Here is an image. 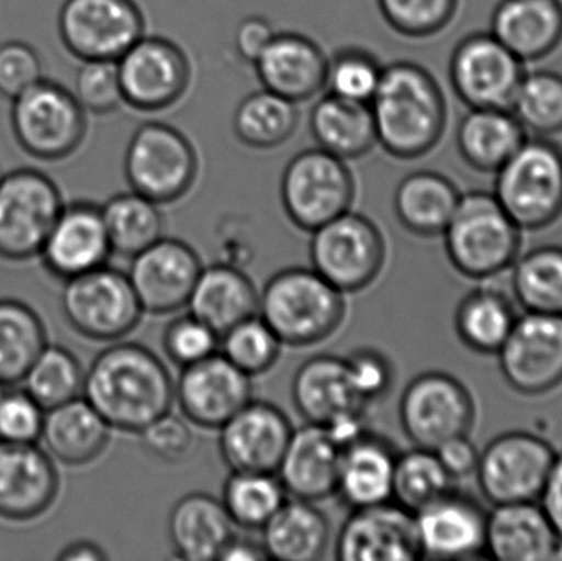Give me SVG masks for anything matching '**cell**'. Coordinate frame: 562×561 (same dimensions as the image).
Segmentation results:
<instances>
[{
	"mask_svg": "<svg viewBox=\"0 0 562 561\" xmlns=\"http://www.w3.org/2000/svg\"><path fill=\"white\" fill-rule=\"evenodd\" d=\"M82 397L112 430L140 434L171 412L175 382L160 358L137 343H119L85 372Z\"/></svg>",
	"mask_w": 562,
	"mask_h": 561,
	"instance_id": "6da1fadb",
	"label": "cell"
},
{
	"mask_svg": "<svg viewBox=\"0 0 562 561\" xmlns=\"http://www.w3.org/2000/svg\"><path fill=\"white\" fill-rule=\"evenodd\" d=\"M376 145L398 160H418L435 150L448 125V101L438 79L408 59L383 66L369 102Z\"/></svg>",
	"mask_w": 562,
	"mask_h": 561,
	"instance_id": "7a4b0ae2",
	"label": "cell"
},
{
	"mask_svg": "<svg viewBox=\"0 0 562 561\" xmlns=\"http://www.w3.org/2000/svg\"><path fill=\"white\" fill-rule=\"evenodd\" d=\"M259 316L281 345L313 346L329 338L346 316L344 293L314 269L281 270L263 287Z\"/></svg>",
	"mask_w": 562,
	"mask_h": 561,
	"instance_id": "3957f363",
	"label": "cell"
},
{
	"mask_svg": "<svg viewBox=\"0 0 562 561\" xmlns=\"http://www.w3.org/2000/svg\"><path fill=\"white\" fill-rule=\"evenodd\" d=\"M449 262L474 280L492 279L517 260L521 229L494 193L461 194L451 221L442 233Z\"/></svg>",
	"mask_w": 562,
	"mask_h": 561,
	"instance_id": "277c9868",
	"label": "cell"
},
{
	"mask_svg": "<svg viewBox=\"0 0 562 561\" xmlns=\"http://www.w3.org/2000/svg\"><path fill=\"white\" fill-rule=\"evenodd\" d=\"M494 194L521 231L551 226L562 216V148L530 137L495 173Z\"/></svg>",
	"mask_w": 562,
	"mask_h": 561,
	"instance_id": "5b68a950",
	"label": "cell"
},
{
	"mask_svg": "<svg viewBox=\"0 0 562 561\" xmlns=\"http://www.w3.org/2000/svg\"><path fill=\"white\" fill-rule=\"evenodd\" d=\"M10 102L13 138L33 160H66L85 144L88 114L66 86L43 78Z\"/></svg>",
	"mask_w": 562,
	"mask_h": 561,
	"instance_id": "8992f818",
	"label": "cell"
},
{
	"mask_svg": "<svg viewBox=\"0 0 562 561\" xmlns=\"http://www.w3.org/2000/svg\"><path fill=\"white\" fill-rule=\"evenodd\" d=\"M198 171L196 148L180 128L165 122H145L125 148L127 183L160 206L181 200L193 188Z\"/></svg>",
	"mask_w": 562,
	"mask_h": 561,
	"instance_id": "52a82bcc",
	"label": "cell"
},
{
	"mask_svg": "<svg viewBox=\"0 0 562 561\" xmlns=\"http://www.w3.org/2000/svg\"><path fill=\"white\" fill-rule=\"evenodd\" d=\"M353 197L356 181L347 161L319 147L294 155L281 175L284 213L307 233L350 211Z\"/></svg>",
	"mask_w": 562,
	"mask_h": 561,
	"instance_id": "ba28073f",
	"label": "cell"
},
{
	"mask_svg": "<svg viewBox=\"0 0 562 561\" xmlns=\"http://www.w3.org/2000/svg\"><path fill=\"white\" fill-rule=\"evenodd\" d=\"M61 312L76 333L92 341L125 338L144 315L127 273L105 266L65 280Z\"/></svg>",
	"mask_w": 562,
	"mask_h": 561,
	"instance_id": "9c48e42d",
	"label": "cell"
},
{
	"mask_svg": "<svg viewBox=\"0 0 562 561\" xmlns=\"http://www.w3.org/2000/svg\"><path fill=\"white\" fill-rule=\"evenodd\" d=\"M58 184L36 168H16L0 177V257L13 262L38 256L61 213Z\"/></svg>",
	"mask_w": 562,
	"mask_h": 561,
	"instance_id": "30bf717a",
	"label": "cell"
},
{
	"mask_svg": "<svg viewBox=\"0 0 562 561\" xmlns=\"http://www.w3.org/2000/svg\"><path fill=\"white\" fill-rule=\"evenodd\" d=\"M310 256L313 269L339 292H359L379 277L385 240L369 217L347 211L313 231Z\"/></svg>",
	"mask_w": 562,
	"mask_h": 561,
	"instance_id": "8fae6325",
	"label": "cell"
},
{
	"mask_svg": "<svg viewBox=\"0 0 562 561\" xmlns=\"http://www.w3.org/2000/svg\"><path fill=\"white\" fill-rule=\"evenodd\" d=\"M56 29L61 45L78 61H117L147 33L135 0H63Z\"/></svg>",
	"mask_w": 562,
	"mask_h": 561,
	"instance_id": "7c38bea8",
	"label": "cell"
},
{
	"mask_svg": "<svg viewBox=\"0 0 562 561\" xmlns=\"http://www.w3.org/2000/svg\"><path fill=\"white\" fill-rule=\"evenodd\" d=\"M557 455L538 435L508 431L482 451L475 470L479 487L494 506L538 503Z\"/></svg>",
	"mask_w": 562,
	"mask_h": 561,
	"instance_id": "4fadbf2b",
	"label": "cell"
},
{
	"mask_svg": "<svg viewBox=\"0 0 562 561\" xmlns=\"http://www.w3.org/2000/svg\"><path fill=\"white\" fill-rule=\"evenodd\" d=\"M124 104L140 112L177 105L191 85V63L173 40L147 35L117 59Z\"/></svg>",
	"mask_w": 562,
	"mask_h": 561,
	"instance_id": "5bb4252c",
	"label": "cell"
},
{
	"mask_svg": "<svg viewBox=\"0 0 562 561\" xmlns=\"http://www.w3.org/2000/svg\"><path fill=\"white\" fill-rule=\"evenodd\" d=\"M474 417V401L468 389L445 372H425L413 379L400 401L403 431L415 447L426 450L468 435Z\"/></svg>",
	"mask_w": 562,
	"mask_h": 561,
	"instance_id": "9a60e30c",
	"label": "cell"
},
{
	"mask_svg": "<svg viewBox=\"0 0 562 561\" xmlns=\"http://www.w3.org/2000/svg\"><path fill=\"white\" fill-rule=\"evenodd\" d=\"M524 75L525 63L491 32L465 36L449 59L452 91L469 109H510Z\"/></svg>",
	"mask_w": 562,
	"mask_h": 561,
	"instance_id": "2e32d148",
	"label": "cell"
},
{
	"mask_svg": "<svg viewBox=\"0 0 562 561\" xmlns=\"http://www.w3.org/2000/svg\"><path fill=\"white\" fill-rule=\"evenodd\" d=\"M501 371L518 394L543 395L562 384V315L525 312L498 349Z\"/></svg>",
	"mask_w": 562,
	"mask_h": 561,
	"instance_id": "e0dca14e",
	"label": "cell"
},
{
	"mask_svg": "<svg viewBox=\"0 0 562 561\" xmlns=\"http://www.w3.org/2000/svg\"><path fill=\"white\" fill-rule=\"evenodd\" d=\"M203 263L190 244L161 237L132 257L128 279L144 313L168 315L187 308Z\"/></svg>",
	"mask_w": 562,
	"mask_h": 561,
	"instance_id": "ac0fdd59",
	"label": "cell"
},
{
	"mask_svg": "<svg viewBox=\"0 0 562 561\" xmlns=\"http://www.w3.org/2000/svg\"><path fill=\"white\" fill-rule=\"evenodd\" d=\"M252 378L221 352L183 368L175 384V401L191 424L220 430L252 401Z\"/></svg>",
	"mask_w": 562,
	"mask_h": 561,
	"instance_id": "d6986e66",
	"label": "cell"
},
{
	"mask_svg": "<svg viewBox=\"0 0 562 561\" xmlns=\"http://www.w3.org/2000/svg\"><path fill=\"white\" fill-rule=\"evenodd\" d=\"M342 561H413L423 559L415 514L400 504L353 509L336 540Z\"/></svg>",
	"mask_w": 562,
	"mask_h": 561,
	"instance_id": "ffe728a7",
	"label": "cell"
},
{
	"mask_svg": "<svg viewBox=\"0 0 562 561\" xmlns=\"http://www.w3.org/2000/svg\"><path fill=\"white\" fill-rule=\"evenodd\" d=\"M221 457L233 471L277 473L293 427L269 402L250 401L220 428Z\"/></svg>",
	"mask_w": 562,
	"mask_h": 561,
	"instance_id": "44dd1931",
	"label": "cell"
},
{
	"mask_svg": "<svg viewBox=\"0 0 562 561\" xmlns=\"http://www.w3.org/2000/svg\"><path fill=\"white\" fill-rule=\"evenodd\" d=\"M111 254L101 206L72 201L63 206L38 257L53 277L68 280L105 266Z\"/></svg>",
	"mask_w": 562,
	"mask_h": 561,
	"instance_id": "7402d4cb",
	"label": "cell"
},
{
	"mask_svg": "<svg viewBox=\"0 0 562 561\" xmlns=\"http://www.w3.org/2000/svg\"><path fill=\"white\" fill-rule=\"evenodd\" d=\"M52 458L36 444L0 441V517L15 523L43 516L58 496Z\"/></svg>",
	"mask_w": 562,
	"mask_h": 561,
	"instance_id": "603a6c76",
	"label": "cell"
},
{
	"mask_svg": "<svg viewBox=\"0 0 562 561\" xmlns=\"http://www.w3.org/2000/svg\"><path fill=\"white\" fill-rule=\"evenodd\" d=\"M422 556L471 559L484 552L487 514L472 497L448 491L415 513Z\"/></svg>",
	"mask_w": 562,
	"mask_h": 561,
	"instance_id": "cb8c5ba5",
	"label": "cell"
},
{
	"mask_svg": "<svg viewBox=\"0 0 562 561\" xmlns=\"http://www.w3.org/2000/svg\"><path fill=\"white\" fill-rule=\"evenodd\" d=\"M327 55L307 35L277 32L266 52L254 63L263 88L301 104L324 91Z\"/></svg>",
	"mask_w": 562,
	"mask_h": 561,
	"instance_id": "d4e9b609",
	"label": "cell"
},
{
	"mask_svg": "<svg viewBox=\"0 0 562 561\" xmlns=\"http://www.w3.org/2000/svg\"><path fill=\"white\" fill-rule=\"evenodd\" d=\"M342 450L323 425L307 424L293 430L277 476L294 500H326L337 491Z\"/></svg>",
	"mask_w": 562,
	"mask_h": 561,
	"instance_id": "484cf974",
	"label": "cell"
},
{
	"mask_svg": "<svg viewBox=\"0 0 562 561\" xmlns=\"http://www.w3.org/2000/svg\"><path fill=\"white\" fill-rule=\"evenodd\" d=\"M560 536L537 503L497 504L487 514L484 552L497 561L553 560Z\"/></svg>",
	"mask_w": 562,
	"mask_h": 561,
	"instance_id": "4316f807",
	"label": "cell"
},
{
	"mask_svg": "<svg viewBox=\"0 0 562 561\" xmlns=\"http://www.w3.org/2000/svg\"><path fill=\"white\" fill-rule=\"evenodd\" d=\"M491 33L521 61H540L562 43V0H502Z\"/></svg>",
	"mask_w": 562,
	"mask_h": 561,
	"instance_id": "83f0119b",
	"label": "cell"
},
{
	"mask_svg": "<svg viewBox=\"0 0 562 561\" xmlns=\"http://www.w3.org/2000/svg\"><path fill=\"white\" fill-rule=\"evenodd\" d=\"M168 537L178 559L220 560L234 537V523L223 501L204 493L188 494L171 509Z\"/></svg>",
	"mask_w": 562,
	"mask_h": 561,
	"instance_id": "f1b7e54d",
	"label": "cell"
},
{
	"mask_svg": "<svg viewBox=\"0 0 562 561\" xmlns=\"http://www.w3.org/2000/svg\"><path fill=\"white\" fill-rule=\"evenodd\" d=\"M260 295L252 280L234 266L217 263L201 270L187 308L223 336L259 313Z\"/></svg>",
	"mask_w": 562,
	"mask_h": 561,
	"instance_id": "f546056e",
	"label": "cell"
},
{
	"mask_svg": "<svg viewBox=\"0 0 562 561\" xmlns=\"http://www.w3.org/2000/svg\"><path fill=\"white\" fill-rule=\"evenodd\" d=\"M111 430L85 397H76L45 411L40 441L55 460L81 467L104 453Z\"/></svg>",
	"mask_w": 562,
	"mask_h": 561,
	"instance_id": "4dcf8cb0",
	"label": "cell"
},
{
	"mask_svg": "<svg viewBox=\"0 0 562 561\" xmlns=\"http://www.w3.org/2000/svg\"><path fill=\"white\" fill-rule=\"evenodd\" d=\"M396 457L389 441L372 431L363 435L342 450L336 494L352 509L389 503L393 500Z\"/></svg>",
	"mask_w": 562,
	"mask_h": 561,
	"instance_id": "1f68e13d",
	"label": "cell"
},
{
	"mask_svg": "<svg viewBox=\"0 0 562 561\" xmlns=\"http://www.w3.org/2000/svg\"><path fill=\"white\" fill-rule=\"evenodd\" d=\"M291 397L307 424L326 425L344 412L367 408L350 384L346 359L337 356L304 361L291 382Z\"/></svg>",
	"mask_w": 562,
	"mask_h": 561,
	"instance_id": "d6a6232c",
	"label": "cell"
},
{
	"mask_svg": "<svg viewBox=\"0 0 562 561\" xmlns=\"http://www.w3.org/2000/svg\"><path fill=\"white\" fill-rule=\"evenodd\" d=\"M527 137L510 109L471 108L459 122L456 145L469 167L497 173Z\"/></svg>",
	"mask_w": 562,
	"mask_h": 561,
	"instance_id": "836d02e7",
	"label": "cell"
},
{
	"mask_svg": "<svg viewBox=\"0 0 562 561\" xmlns=\"http://www.w3.org/2000/svg\"><path fill=\"white\" fill-rule=\"evenodd\" d=\"M459 198L458 187L446 175L419 170L400 181L393 207L406 231L416 236L435 237L445 233Z\"/></svg>",
	"mask_w": 562,
	"mask_h": 561,
	"instance_id": "e575fe53",
	"label": "cell"
},
{
	"mask_svg": "<svg viewBox=\"0 0 562 561\" xmlns=\"http://www.w3.org/2000/svg\"><path fill=\"white\" fill-rule=\"evenodd\" d=\"M310 128L316 147L346 161L363 157L376 145L370 105L327 92L311 111Z\"/></svg>",
	"mask_w": 562,
	"mask_h": 561,
	"instance_id": "d590c367",
	"label": "cell"
},
{
	"mask_svg": "<svg viewBox=\"0 0 562 561\" xmlns=\"http://www.w3.org/2000/svg\"><path fill=\"white\" fill-rule=\"evenodd\" d=\"M262 530L263 549L273 560L316 561L329 547V520L310 501H284Z\"/></svg>",
	"mask_w": 562,
	"mask_h": 561,
	"instance_id": "8d00e7d4",
	"label": "cell"
},
{
	"mask_svg": "<svg viewBox=\"0 0 562 561\" xmlns=\"http://www.w3.org/2000/svg\"><path fill=\"white\" fill-rule=\"evenodd\" d=\"M112 253L135 257L165 236L160 204L131 190L109 198L101 206Z\"/></svg>",
	"mask_w": 562,
	"mask_h": 561,
	"instance_id": "74e56055",
	"label": "cell"
},
{
	"mask_svg": "<svg viewBox=\"0 0 562 561\" xmlns=\"http://www.w3.org/2000/svg\"><path fill=\"white\" fill-rule=\"evenodd\" d=\"M48 345L35 310L19 300L0 299V384H20Z\"/></svg>",
	"mask_w": 562,
	"mask_h": 561,
	"instance_id": "f35d334b",
	"label": "cell"
},
{
	"mask_svg": "<svg viewBox=\"0 0 562 561\" xmlns=\"http://www.w3.org/2000/svg\"><path fill=\"white\" fill-rule=\"evenodd\" d=\"M300 122L296 102L262 88L243 99L234 114L239 142L256 150H270L290 141Z\"/></svg>",
	"mask_w": 562,
	"mask_h": 561,
	"instance_id": "ab89813d",
	"label": "cell"
},
{
	"mask_svg": "<svg viewBox=\"0 0 562 561\" xmlns=\"http://www.w3.org/2000/svg\"><path fill=\"white\" fill-rule=\"evenodd\" d=\"M517 318L510 299L504 293L494 289L474 290L456 312V329L472 351L497 355Z\"/></svg>",
	"mask_w": 562,
	"mask_h": 561,
	"instance_id": "60d3db41",
	"label": "cell"
},
{
	"mask_svg": "<svg viewBox=\"0 0 562 561\" xmlns=\"http://www.w3.org/2000/svg\"><path fill=\"white\" fill-rule=\"evenodd\" d=\"M512 289L525 312L562 315V247L541 246L514 262Z\"/></svg>",
	"mask_w": 562,
	"mask_h": 561,
	"instance_id": "b9f144b4",
	"label": "cell"
},
{
	"mask_svg": "<svg viewBox=\"0 0 562 561\" xmlns=\"http://www.w3.org/2000/svg\"><path fill=\"white\" fill-rule=\"evenodd\" d=\"M512 114L530 137L550 138L562 134V75L551 69L525 71Z\"/></svg>",
	"mask_w": 562,
	"mask_h": 561,
	"instance_id": "7bdbcfd3",
	"label": "cell"
},
{
	"mask_svg": "<svg viewBox=\"0 0 562 561\" xmlns=\"http://www.w3.org/2000/svg\"><path fill=\"white\" fill-rule=\"evenodd\" d=\"M276 473L233 471L224 484L223 504L234 526L262 529L286 501Z\"/></svg>",
	"mask_w": 562,
	"mask_h": 561,
	"instance_id": "ee69618b",
	"label": "cell"
},
{
	"mask_svg": "<svg viewBox=\"0 0 562 561\" xmlns=\"http://www.w3.org/2000/svg\"><path fill=\"white\" fill-rule=\"evenodd\" d=\"M22 382L23 389L49 411L82 394L85 371L69 349L46 345Z\"/></svg>",
	"mask_w": 562,
	"mask_h": 561,
	"instance_id": "f6af8a7d",
	"label": "cell"
},
{
	"mask_svg": "<svg viewBox=\"0 0 562 561\" xmlns=\"http://www.w3.org/2000/svg\"><path fill=\"white\" fill-rule=\"evenodd\" d=\"M452 490V480L435 450L415 447L396 457L393 497L400 506L418 513Z\"/></svg>",
	"mask_w": 562,
	"mask_h": 561,
	"instance_id": "bcb514c9",
	"label": "cell"
},
{
	"mask_svg": "<svg viewBox=\"0 0 562 561\" xmlns=\"http://www.w3.org/2000/svg\"><path fill=\"white\" fill-rule=\"evenodd\" d=\"M383 66L369 49L344 46L327 56L324 91L347 101L369 104L382 81Z\"/></svg>",
	"mask_w": 562,
	"mask_h": 561,
	"instance_id": "7dc6e473",
	"label": "cell"
},
{
	"mask_svg": "<svg viewBox=\"0 0 562 561\" xmlns=\"http://www.w3.org/2000/svg\"><path fill=\"white\" fill-rule=\"evenodd\" d=\"M221 355L249 375L263 374L280 358L281 341L260 316L244 319L221 336Z\"/></svg>",
	"mask_w": 562,
	"mask_h": 561,
	"instance_id": "c3c4849f",
	"label": "cell"
},
{
	"mask_svg": "<svg viewBox=\"0 0 562 561\" xmlns=\"http://www.w3.org/2000/svg\"><path fill=\"white\" fill-rule=\"evenodd\" d=\"M376 5L393 32L425 40L451 25L459 0H376Z\"/></svg>",
	"mask_w": 562,
	"mask_h": 561,
	"instance_id": "681fc988",
	"label": "cell"
},
{
	"mask_svg": "<svg viewBox=\"0 0 562 561\" xmlns=\"http://www.w3.org/2000/svg\"><path fill=\"white\" fill-rule=\"evenodd\" d=\"M71 92L86 114L109 115L125 105L117 63L111 59L79 61Z\"/></svg>",
	"mask_w": 562,
	"mask_h": 561,
	"instance_id": "f907efd6",
	"label": "cell"
},
{
	"mask_svg": "<svg viewBox=\"0 0 562 561\" xmlns=\"http://www.w3.org/2000/svg\"><path fill=\"white\" fill-rule=\"evenodd\" d=\"M220 341L221 336L191 313L173 319L164 335L165 352L181 368L216 355L220 351Z\"/></svg>",
	"mask_w": 562,
	"mask_h": 561,
	"instance_id": "816d5d0a",
	"label": "cell"
},
{
	"mask_svg": "<svg viewBox=\"0 0 562 561\" xmlns=\"http://www.w3.org/2000/svg\"><path fill=\"white\" fill-rule=\"evenodd\" d=\"M45 408L23 389H3L0 395V441L38 444Z\"/></svg>",
	"mask_w": 562,
	"mask_h": 561,
	"instance_id": "f5cc1de1",
	"label": "cell"
},
{
	"mask_svg": "<svg viewBox=\"0 0 562 561\" xmlns=\"http://www.w3.org/2000/svg\"><path fill=\"white\" fill-rule=\"evenodd\" d=\"M43 61L35 48L22 40L0 43V96L15 99L42 81Z\"/></svg>",
	"mask_w": 562,
	"mask_h": 561,
	"instance_id": "db71d44e",
	"label": "cell"
},
{
	"mask_svg": "<svg viewBox=\"0 0 562 561\" xmlns=\"http://www.w3.org/2000/svg\"><path fill=\"white\" fill-rule=\"evenodd\" d=\"M350 384L366 407L382 401L393 384V368L389 359L375 349H359L346 359Z\"/></svg>",
	"mask_w": 562,
	"mask_h": 561,
	"instance_id": "11a10c76",
	"label": "cell"
},
{
	"mask_svg": "<svg viewBox=\"0 0 562 561\" xmlns=\"http://www.w3.org/2000/svg\"><path fill=\"white\" fill-rule=\"evenodd\" d=\"M142 445L151 457L167 463H181L190 457L194 447V435L184 418L178 415H161L140 431Z\"/></svg>",
	"mask_w": 562,
	"mask_h": 561,
	"instance_id": "9f6ffc18",
	"label": "cell"
},
{
	"mask_svg": "<svg viewBox=\"0 0 562 561\" xmlns=\"http://www.w3.org/2000/svg\"><path fill=\"white\" fill-rule=\"evenodd\" d=\"M276 35L277 30L266 16H247L239 23L234 36L237 55L243 61L254 66Z\"/></svg>",
	"mask_w": 562,
	"mask_h": 561,
	"instance_id": "6f0895ef",
	"label": "cell"
},
{
	"mask_svg": "<svg viewBox=\"0 0 562 561\" xmlns=\"http://www.w3.org/2000/svg\"><path fill=\"white\" fill-rule=\"evenodd\" d=\"M435 453L452 481L475 474L481 458V451L469 440L468 435L445 441L436 448Z\"/></svg>",
	"mask_w": 562,
	"mask_h": 561,
	"instance_id": "680465c9",
	"label": "cell"
},
{
	"mask_svg": "<svg viewBox=\"0 0 562 561\" xmlns=\"http://www.w3.org/2000/svg\"><path fill=\"white\" fill-rule=\"evenodd\" d=\"M367 408H353V411L344 412V414L337 415L333 420L327 422L323 425L326 428L329 437L336 441L337 447L340 450L350 447L356 444L357 440L369 434V427H367Z\"/></svg>",
	"mask_w": 562,
	"mask_h": 561,
	"instance_id": "91938a15",
	"label": "cell"
},
{
	"mask_svg": "<svg viewBox=\"0 0 562 561\" xmlns=\"http://www.w3.org/2000/svg\"><path fill=\"white\" fill-rule=\"evenodd\" d=\"M538 501L550 519L551 526L562 539V453L557 455L550 476Z\"/></svg>",
	"mask_w": 562,
	"mask_h": 561,
	"instance_id": "94428289",
	"label": "cell"
},
{
	"mask_svg": "<svg viewBox=\"0 0 562 561\" xmlns=\"http://www.w3.org/2000/svg\"><path fill=\"white\" fill-rule=\"evenodd\" d=\"M266 549L262 543L252 542V540L237 539L236 536L229 540L221 553V561H259L267 560Z\"/></svg>",
	"mask_w": 562,
	"mask_h": 561,
	"instance_id": "6125c7cd",
	"label": "cell"
},
{
	"mask_svg": "<svg viewBox=\"0 0 562 561\" xmlns=\"http://www.w3.org/2000/svg\"><path fill=\"white\" fill-rule=\"evenodd\" d=\"M56 560L59 561H102L108 560V553L92 542H76L65 547L58 553Z\"/></svg>",
	"mask_w": 562,
	"mask_h": 561,
	"instance_id": "be15d7a7",
	"label": "cell"
},
{
	"mask_svg": "<svg viewBox=\"0 0 562 561\" xmlns=\"http://www.w3.org/2000/svg\"><path fill=\"white\" fill-rule=\"evenodd\" d=\"M553 560L562 561V539L558 542L557 550H554Z\"/></svg>",
	"mask_w": 562,
	"mask_h": 561,
	"instance_id": "e7e4bbea",
	"label": "cell"
},
{
	"mask_svg": "<svg viewBox=\"0 0 562 561\" xmlns=\"http://www.w3.org/2000/svg\"><path fill=\"white\" fill-rule=\"evenodd\" d=\"M3 389H5V385L0 384V395H2Z\"/></svg>",
	"mask_w": 562,
	"mask_h": 561,
	"instance_id": "03108f58",
	"label": "cell"
},
{
	"mask_svg": "<svg viewBox=\"0 0 562 561\" xmlns=\"http://www.w3.org/2000/svg\"><path fill=\"white\" fill-rule=\"evenodd\" d=\"M0 177H2V173H0Z\"/></svg>",
	"mask_w": 562,
	"mask_h": 561,
	"instance_id": "003e7915",
	"label": "cell"
}]
</instances>
